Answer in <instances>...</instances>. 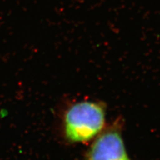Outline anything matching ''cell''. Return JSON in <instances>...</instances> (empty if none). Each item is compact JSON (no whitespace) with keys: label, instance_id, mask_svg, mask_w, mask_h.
Returning <instances> with one entry per match:
<instances>
[{"label":"cell","instance_id":"1","mask_svg":"<svg viewBox=\"0 0 160 160\" xmlns=\"http://www.w3.org/2000/svg\"><path fill=\"white\" fill-rule=\"evenodd\" d=\"M105 105L93 100H82L70 105L62 119L64 138L70 143H84L96 138L106 127Z\"/></svg>","mask_w":160,"mask_h":160},{"label":"cell","instance_id":"2","mask_svg":"<svg viewBox=\"0 0 160 160\" xmlns=\"http://www.w3.org/2000/svg\"><path fill=\"white\" fill-rule=\"evenodd\" d=\"M85 160H131L119 122L105 128L93 139L86 153Z\"/></svg>","mask_w":160,"mask_h":160}]
</instances>
